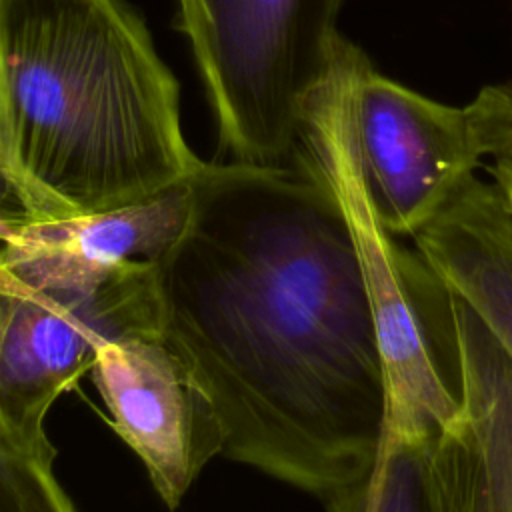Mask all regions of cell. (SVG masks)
<instances>
[{"instance_id": "cell-13", "label": "cell", "mask_w": 512, "mask_h": 512, "mask_svg": "<svg viewBox=\"0 0 512 512\" xmlns=\"http://www.w3.org/2000/svg\"><path fill=\"white\" fill-rule=\"evenodd\" d=\"M468 106L490 158L492 180L512 204V82L484 86Z\"/></svg>"}, {"instance_id": "cell-2", "label": "cell", "mask_w": 512, "mask_h": 512, "mask_svg": "<svg viewBox=\"0 0 512 512\" xmlns=\"http://www.w3.org/2000/svg\"><path fill=\"white\" fill-rule=\"evenodd\" d=\"M180 84L124 0H0L4 216L114 210L204 168Z\"/></svg>"}, {"instance_id": "cell-1", "label": "cell", "mask_w": 512, "mask_h": 512, "mask_svg": "<svg viewBox=\"0 0 512 512\" xmlns=\"http://www.w3.org/2000/svg\"><path fill=\"white\" fill-rule=\"evenodd\" d=\"M154 280L160 334L212 402L224 456L322 500L374 466L388 430L374 308L314 160L206 162Z\"/></svg>"}, {"instance_id": "cell-3", "label": "cell", "mask_w": 512, "mask_h": 512, "mask_svg": "<svg viewBox=\"0 0 512 512\" xmlns=\"http://www.w3.org/2000/svg\"><path fill=\"white\" fill-rule=\"evenodd\" d=\"M210 100L218 150L232 162L296 160L308 108L342 36V0H176Z\"/></svg>"}, {"instance_id": "cell-6", "label": "cell", "mask_w": 512, "mask_h": 512, "mask_svg": "<svg viewBox=\"0 0 512 512\" xmlns=\"http://www.w3.org/2000/svg\"><path fill=\"white\" fill-rule=\"evenodd\" d=\"M334 70L370 210L392 236L412 238L486 158L474 116L380 74L346 38Z\"/></svg>"}, {"instance_id": "cell-11", "label": "cell", "mask_w": 512, "mask_h": 512, "mask_svg": "<svg viewBox=\"0 0 512 512\" xmlns=\"http://www.w3.org/2000/svg\"><path fill=\"white\" fill-rule=\"evenodd\" d=\"M430 442L386 432L374 466L324 500L328 512H436L428 474Z\"/></svg>"}, {"instance_id": "cell-4", "label": "cell", "mask_w": 512, "mask_h": 512, "mask_svg": "<svg viewBox=\"0 0 512 512\" xmlns=\"http://www.w3.org/2000/svg\"><path fill=\"white\" fill-rule=\"evenodd\" d=\"M298 152L330 176L352 218L386 374V432L436 438L460 408L450 292L424 256L402 246L370 210L334 68L308 108Z\"/></svg>"}, {"instance_id": "cell-9", "label": "cell", "mask_w": 512, "mask_h": 512, "mask_svg": "<svg viewBox=\"0 0 512 512\" xmlns=\"http://www.w3.org/2000/svg\"><path fill=\"white\" fill-rule=\"evenodd\" d=\"M192 182L150 200L68 218L0 222V276L26 286L82 282L132 262H156L184 232Z\"/></svg>"}, {"instance_id": "cell-8", "label": "cell", "mask_w": 512, "mask_h": 512, "mask_svg": "<svg viewBox=\"0 0 512 512\" xmlns=\"http://www.w3.org/2000/svg\"><path fill=\"white\" fill-rule=\"evenodd\" d=\"M460 408L430 442L436 512H512V358L450 294Z\"/></svg>"}, {"instance_id": "cell-5", "label": "cell", "mask_w": 512, "mask_h": 512, "mask_svg": "<svg viewBox=\"0 0 512 512\" xmlns=\"http://www.w3.org/2000/svg\"><path fill=\"white\" fill-rule=\"evenodd\" d=\"M160 330L154 262L64 284L0 276V444L54 458V400L120 338Z\"/></svg>"}, {"instance_id": "cell-10", "label": "cell", "mask_w": 512, "mask_h": 512, "mask_svg": "<svg viewBox=\"0 0 512 512\" xmlns=\"http://www.w3.org/2000/svg\"><path fill=\"white\" fill-rule=\"evenodd\" d=\"M412 240L512 358V204L502 188L468 176Z\"/></svg>"}, {"instance_id": "cell-12", "label": "cell", "mask_w": 512, "mask_h": 512, "mask_svg": "<svg viewBox=\"0 0 512 512\" xmlns=\"http://www.w3.org/2000/svg\"><path fill=\"white\" fill-rule=\"evenodd\" d=\"M52 462L0 444V512H76Z\"/></svg>"}, {"instance_id": "cell-7", "label": "cell", "mask_w": 512, "mask_h": 512, "mask_svg": "<svg viewBox=\"0 0 512 512\" xmlns=\"http://www.w3.org/2000/svg\"><path fill=\"white\" fill-rule=\"evenodd\" d=\"M92 370L116 434L176 510L202 468L224 454L220 418L160 330L106 344Z\"/></svg>"}]
</instances>
